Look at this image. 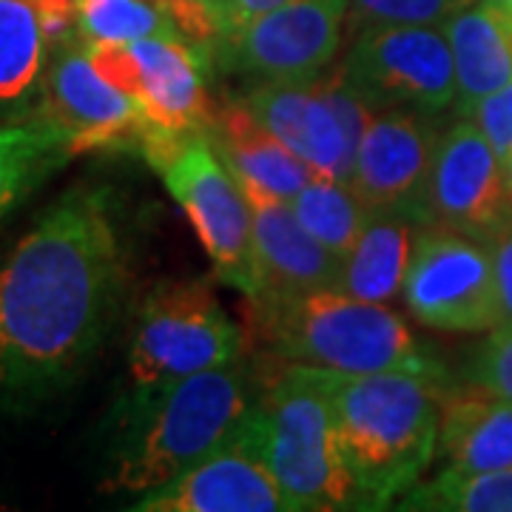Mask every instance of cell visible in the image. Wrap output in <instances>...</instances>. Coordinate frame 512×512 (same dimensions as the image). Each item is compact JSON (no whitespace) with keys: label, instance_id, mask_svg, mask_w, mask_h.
<instances>
[{"label":"cell","instance_id":"cell-1","mask_svg":"<svg viewBox=\"0 0 512 512\" xmlns=\"http://www.w3.org/2000/svg\"><path fill=\"white\" fill-rule=\"evenodd\" d=\"M111 191L77 185L0 259V416L63 396L103 345L123 291Z\"/></svg>","mask_w":512,"mask_h":512},{"label":"cell","instance_id":"cell-2","mask_svg":"<svg viewBox=\"0 0 512 512\" xmlns=\"http://www.w3.org/2000/svg\"><path fill=\"white\" fill-rule=\"evenodd\" d=\"M339 447L365 507L404 495L439 453L444 376L325 370Z\"/></svg>","mask_w":512,"mask_h":512},{"label":"cell","instance_id":"cell-3","mask_svg":"<svg viewBox=\"0 0 512 512\" xmlns=\"http://www.w3.org/2000/svg\"><path fill=\"white\" fill-rule=\"evenodd\" d=\"M251 407V379L239 359L151 396L134 393L126 427L111 450L106 487L148 493L171 481L231 439Z\"/></svg>","mask_w":512,"mask_h":512},{"label":"cell","instance_id":"cell-4","mask_svg":"<svg viewBox=\"0 0 512 512\" xmlns=\"http://www.w3.org/2000/svg\"><path fill=\"white\" fill-rule=\"evenodd\" d=\"M234 439L271 470L288 510L365 507L339 447L322 367L293 365L239 421Z\"/></svg>","mask_w":512,"mask_h":512},{"label":"cell","instance_id":"cell-5","mask_svg":"<svg viewBox=\"0 0 512 512\" xmlns=\"http://www.w3.org/2000/svg\"><path fill=\"white\" fill-rule=\"evenodd\" d=\"M259 328L271 348L296 365L336 373L407 370L444 376L399 313L336 288L256 299Z\"/></svg>","mask_w":512,"mask_h":512},{"label":"cell","instance_id":"cell-6","mask_svg":"<svg viewBox=\"0 0 512 512\" xmlns=\"http://www.w3.org/2000/svg\"><path fill=\"white\" fill-rule=\"evenodd\" d=\"M140 154L188 214L217 274L245 296H254L251 205L237 174L211 143L208 128H165L148 120Z\"/></svg>","mask_w":512,"mask_h":512},{"label":"cell","instance_id":"cell-7","mask_svg":"<svg viewBox=\"0 0 512 512\" xmlns=\"http://www.w3.org/2000/svg\"><path fill=\"white\" fill-rule=\"evenodd\" d=\"M239 350L242 333L205 282H157L137 311L128 348L134 393H160L194 373L234 362Z\"/></svg>","mask_w":512,"mask_h":512},{"label":"cell","instance_id":"cell-8","mask_svg":"<svg viewBox=\"0 0 512 512\" xmlns=\"http://www.w3.org/2000/svg\"><path fill=\"white\" fill-rule=\"evenodd\" d=\"M407 311L421 325L478 333L498 325L490 245L439 225H421L402 285Z\"/></svg>","mask_w":512,"mask_h":512},{"label":"cell","instance_id":"cell-9","mask_svg":"<svg viewBox=\"0 0 512 512\" xmlns=\"http://www.w3.org/2000/svg\"><path fill=\"white\" fill-rule=\"evenodd\" d=\"M342 66L379 111L436 114L456 103V63L450 40L436 26L362 29Z\"/></svg>","mask_w":512,"mask_h":512},{"label":"cell","instance_id":"cell-10","mask_svg":"<svg viewBox=\"0 0 512 512\" xmlns=\"http://www.w3.org/2000/svg\"><path fill=\"white\" fill-rule=\"evenodd\" d=\"M348 0H288L237 32L217 37L211 57L222 72L268 80H308L342 46Z\"/></svg>","mask_w":512,"mask_h":512},{"label":"cell","instance_id":"cell-11","mask_svg":"<svg viewBox=\"0 0 512 512\" xmlns=\"http://www.w3.org/2000/svg\"><path fill=\"white\" fill-rule=\"evenodd\" d=\"M512 222L501 157L473 120H461L439 137L424 188L421 225L493 242Z\"/></svg>","mask_w":512,"mask_h":512},{"label":"cell","instance_id":"cell-12","mask_svg":"<svg viewBox=\"0 0 512 512\" xmlns=\"http://www.w3.org/2000/svg\"><path fill=\"white\" fill-rule=\"evenodd\" d=\"M37 120L66 137L72 157L89 151H140L148 126L143 100L114 89L94 72L83 40L55 52Z\"/></svg>","mask_w":512,"mask_h":512},{"label":"cell","instance_id":"cell-13","mask_svg":"<svg viewBox=\"0 0 512 512\" xmlns=\"http://www.w3.org/2000/svg\"><path fill=\"white\" fill-rule=\"evenodd\" d=\"M439 137L436 120L427 111H376L356 148L350 188L373 214L393 211L421 222L424 188Z\"/></svg>","mask_w":512,"mask_h":512},{"label":"cell","instance_id":"cell-14","mask_svg":"<svg viewBox=\"0 0 512 512\" xmlns=\"http://www.w3.org/2000/svg\"><path fill=\"white\" fill-rule=\"evenodd\" d=\"M254 220L256 293L251 299H279L333 288L339 259L299 222L291 200L256 183H239Z\"/></svg>","mask_w":512,"mask_h":512},{"label":"cell","instance_id":"cell-15","mask_svg":"<svg viewBox=\"0 0 512 512\" xmlns=\"http://www.w3.org/2000/svg\"><path fill=\"white\" fill-rule=\"evenodd\" d=\"M143 512H274L288 510L271 470L234 436L180 476L148 490Z\"/></svg>","mask_w":512,"mask_h":512},{"label":"cell","instance_id":"cell-16","mask_svg":"<svg viewBox=\"0 0 512 512\" xmlns=\"http://www.w3.org/2000/svg\"><path fill=\"white\" fill-rule=\"evenodd\" d=\"M245 103L316 174L348 183L356 151L322 92L319 77L259 83Z\"/></svg>","mask_w":512,"mask_h":512},{"label":"cell","instance_id":"cell-17","mask_svg":"<svg viewBox=\"0 0 512 512\" xmlns=\"http://www.w3.org/2000/svg\"><path fill=\"white\" fill-rule=\"evenodd\" d=\"M436 456L458 476L512 467V402L478 382L447 387Z\"/></svg>","mask_w":512,"mask_h":512},{"label":"cell","instance_id":"cell-18","mask_svg":"<svg viewBox=\"0 0 512 512\" xmlns=\"http://www.w3.org/2000/svg\"><path fill=\"white\" fill-rule=\"evenodd\" d=\"M143 69V106L151 123L165 128H208L217 111L205 92L202 46L180 37H146L131 43Z\"/></svg>","mask_w":512,"mask_h":512},{"label":"cell","instance_id":"cell-19","mask_svg":"<svg viewBox=\"0 0 512 512\" xmlns=\"http://www.w3.org/2000/svg\"><path fill=\"white\" fill-rule=\"evenodd\" d=\"M211 143L220 157L237 174L239 183H256L279 197L291 200L319 177L302 157L265 126L248 103H228L217 111L214 123L208 126Z\"/></svg>","mask_w":512,"mask_h":512},{"label":"cell","instance_id":"cell-20","mask_svg":"<svg viewBox=\"0 0 512 512\" xmlns=\"http://www.w3.org/2000/svg\"><path fill=\"white\" fill-rule=\"evenodd\" d=\"M456 63L458 114L512 80V20L490 0H478L444 23Z\"/></svg>","mask_w":512,"mask_h":512},{"label":"cell","instance_id":"cell-21","mask_svg":"<svg viewBox=\"0 0 512 512\" xmlns=\"http://www.w3.org/2000/svg\"><path fill=\"white\" fill-rule=\"evenodd\" d=\"M421 222L393 211L373 214L353 242L348 254L339 259L333 288L365 302H390L402 293L407 265L413 256Z\"/></svg>","mask_w":512,"mask_h":512},{"label":"cell","instance_id":"cell-22","mask_svg":"<svg viewBox=\"0 0 512 512\" xmlns=\"http://www.w3.org/2000/svg\"><path fill=\"white\" fill-rule=\"evenodd\" d=\"M69 157L66 137L43 120L0 126V220Z\"/></svg>","mask_w":512,"mask_h":512},{"label":"cell","instance_id":"cell-23","mask_svg":"<svg viewBox=\"0 0 512 512\" xmlns=\"http://www.w3.org/2000/svg\"><path fill=\"white\" fill-rule=\"evenodd\" d=\"M46 52L35 0H0V106L35 92Z\"/></svg>","mask_w":512,"mask_h":512},{"label":"cell","instance_id":"cell-24","mask_svg":"<svg viewBox=\"0 0 512 512\" xmlns=\"http://www.w3.org/2000/svg\"><path fill=\"white\" fill-rule=\"evenodd\" d=\"M293 211L299 222L319 239L336 259L348 254L353 242L359 239L373 211L356 197L350 183L330 180V177H313L296 197Z\"/></svg>","mask_w":512,"mask_h":512},{"label":"cell","instance_id":"cell-25","mask_svg":"<svg viewBox=\"0 0 512 512\" xmlns=\"http://www.w3.org/2000/svg\"><path fill=\"white\" fill-rule=\"evenodd\" d=\"M402 510L439 512H512V467L484 473H441L439 478L410 487Z\"/></svg>","mask_w":512,"mask_h":512},{"label":"cell","instance_id":"cell-26","mask_svg":"<svg viewBox=\"0 0 512 512\" xmlns=\"http://www.w3.org/2000/svg\"><path fill=\"white\" fill-rule=\"evenodd\" d=\"M146 37H183L165 3L80 0V40L83 43H137Z\"/></svg>","mask_w":512,"mask_h":512},{"label":"cell","instance_id":"cell-27","mask_svg":"<svg viewBox=\"0 0 512 512\" xmlns=\"http://www.w3.org/2000/svg\"><path fill=\"white\" fill-rule=\"evenodd\" d=\"M478 0H348L350 32L370 26H444Z\"/></svg>","mask_w":512,"mask_h":512},{"label":"cell","instance_id":"cell-28","mask_svg":"<svg viewBox=\"0 0 512 512\" xmlns=\"http://www.w3.org/2000/svg\"><path fill=\"white\" fill-rule=\"evenodd\" d=\"M467 373L470 382L484 384L512 402V325H495L490 339L476 350Z\"/></svg>","mask_w":512,"mask_h":512},{"label":"cell","instance_id":"cell-29","mask_svg":"<svg viewBox=\"0 0 512 512\" xmlns=\"http://www.w3.org/2000/svg\"><path fill=\"white\" fill-rule=\"evenodd\" d=\"M94 72L120 92L143 97V69L131 43H86Z\"/></svg>","mask_w":512,"mask_h":512},{"label":"cell","instance_id":"cell-30","mask_svg":"<svg viewBox=\"0 0 512 512\" xmlns=\"http://www.w3.org/2000/svg\"><path fill=\"white\" fill-rule=\"evenodd\" d=\"M464 117H470L481 128V134L490 140L498 157L512 151V80L493 94L481 97Z\"/></svg>","mask_w":512,"mask_h":512},{"label":"cell","instance_id":"cell-31","mask_svg":"<svg viewBox=\"0 0 512 512\" xmlns=\"http://www.w3.org/2000/svg\"><path fill=\"white\" fill-rule=\"evenodd\" d=\"M43 40L52 52L77 43L80 37V0H35Z\"/></svg>","mask_w":512,"mask_h":512},{"label":"cell","instance_id":"cell-32","mask_svg":"<svg viewBox=\"0 0 512 512\" xmlns=\"http://www.w3.org/2000/svg\"><path fill=\"white\" fill-rule=\"evenodd\" d=\"M487 245H490V256H493L498 325H512V222Z\"/></svg>","mask_w":512,"mask_h":512},{"label":"cell","instance_id":"cell-33","mask_svg":"<svg viewBox=\"0 0 512 512\" xmlns=\"http://www.w3.org/2000/svg\"><path fill=\"white\" fill-rule=\"evenodd\" d=\"M205 3L214 15V23H217V32H220L217 37H222L248 26L251 20L274 12L276 6H282L288 0H205Z\"/></svg>","mask_w":512,"mask_h":512},{"label":"cell","instance_id":"cell-34","mask_svg":"<svg viewBox=\"0 0 512 512\" xmlns=\"http://www.w3.org/2000/svg\"><path fill=\"white\" fill-rule=\"evenodd\" d=\"M501 168H504V180H507V191H510V197H512V151H507V154L501 157Z\"/></svg>","mask_w":512,"mask_h":512},{"label":"cell","instance_id":"cell-35","mask_svg":"<svg viewBox=\"0 0 512 512\" xmlns=\"http://www.w3.org/2000/svg\"><path fill=\"white\" fill-rule=\"evenodd\" d=\"M490 3H493V6H498V9H501V12H504V15L512 20V0H490Z\"/></svg>","mask_w":512,"mask_h":512}]
</instances>
